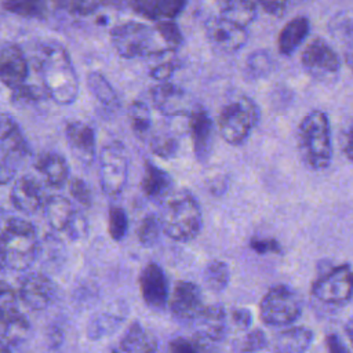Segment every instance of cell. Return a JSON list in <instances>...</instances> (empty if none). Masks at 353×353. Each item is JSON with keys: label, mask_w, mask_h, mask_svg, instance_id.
<instances>
[{"label": "cell", "mask_w": 353, "mask_h": 353, "mask_svg": "<svg viewBox=\"0 0 353 353\" xmlns=\"http://www.w3.org/2000/svg\"><path fill=\"white\" fill-rule=\"evenodd\" d=\"M39 73L50 99L58 105H70L79 94V76L69 52L62 44L48 43L41 50Z\"/></svg>", "instance_id": "6da1fadb"}, {"label": "cell", "mask_w": 353, "mask_h": 353, "mask_svg": "<svg viewBox=\"0 0 353 353\" xmlns=\"http://www.w3.org/2000/svg\"><path fill=\"white\" fill-rule=\"evenodd\" d=\"M163 233L181 243L196 239L203 228V214L199 201L188 190L171 193L160 214Z\"/></svg>", "instance_id": "7a4b0ae2"}, {"label": "cell", "mask_w": 353, "mask_h": 353, "mask_svg": "<svg viewBox=\"0 0 353 353\" xmlns=\"http://www.w3.org/2000/svg\"><path fill=\"white\" fill-rule=\"evenodd\" d=\"M298 150L303 163L312 170H324L332 159L330 121L324 112L312 110L298 127Z\"/></svg>", "instance_id": "3957f363"}, {"label": "cell", "mask_w": 353, "mask_h": 353, "mask_svg": "<svg viewBox=\"0 0 353 353\" xmlns=\"http://www.w3.org/2000/svg\"><path fill=\"white\" fill-rule=\"evenodd\" d=\"M157 39L160 37L154 28L137 21H128L110 29V43L114 51L125 59L152 57L170 50L159 46Z\"/></svg>", "instance_id": "277c9868"}, {"label": "cell", "mask_w": 353, "mask_h": 353, "mask_svg": "<svg viewBox=\"0 0 353 353\" xmlns=\"http://www.w3.org/2000/svg\"><path fill=\"white\" fill-rule=\"evenodd\" d=\"M259 121L258 105L245 95L228 102L218 116L221 137L230 145L243 143Z\"/></svg>", "instance_id": "5b68a950"}, {"label": "cell", "mask_w": 353, "mask_h": 353, "mask_svg": "<svg viewBox=\"0 0 353 353\" xmlns=\"http://www.w3.org/2000/svg\"><path fill=\"white\" fill-rule=\"evenodd\" d=\"M28 141L17 123L8 113H0V181L6 185L14 179L23 161L29 157Z\"/></svg>", "instance_id": "8992f818"}, {"label": "cell", "mask_w": 353, "mask_h": 353, "mask_svg": "<svg viewBox=\"0 0 353 353\" xmlns=\"http://www.w3.org/2000/svg\"><path fill=\"white\" fill-rule=\"evenodd\" d=\"M302 312V303L298 294L283 284L268 290L259 303V317L262 323L272 327H284L292 324Z\"/></svg>", "instance_id": "52a82bcc"}, {"label": "cell", "mask_w": 353, "mask_h": 353, "mask_svg": "<svg viewBox=\"0 0 353 353\" xmlns=\"http://www.w3.org/2000/svg\"><path fill=\"white\" fill-rule=\"evenodd\" d=\"M99 185L105 194L119 196L128 178V153L123 142L113 141L105 145L98 159Z\"/></svg>", "instance_id": "ba28073f"}, {"label": "cell", "mask_w": 353, "mask_h": 353, "mask_svg": "<svg viewBox=\"0 0 353 353\" xmlns=\"http://www.w3.org/2000/svg\"><path fill=\"white\" fill-rule=\"evenodd\" d=\"M312 294L325 305L347 303L353 296V268L349 263L332 268L313 283Z\"/></svg>", "instance_id": "9c48e42d"}, {"label": "cell", "mask_w": 353, "mask_h": 353, "mask_svg": "<svg viewBox=\"0 0 353 353\" xmlns=\"http://www.w3.org/2000/svg\"><path fill=\"white\" fill-rule=\"evenodd\" d=\"M301 62L307 74L324 83L335 80L341 70V58L323 39H313L303 50Z\"/></svg>", "instance_id": "30bf717a"}, {"label": "cell", "mask_w": 353, "mask_h": 353, "mask_svg": "<svg viewBox=\"0 0 353 353\" xmlns=\"http://www.w3.org/2000/svg\"><path fill=\"white\" fill-rule=\"evenodd\" d=\"M205 36L211 47L222 54H233L239 51L248 39L245 26L239 25L222 15L207 21Z\"/></svg>", "instance_id": "8fae6325"}, {"label": "cell", "mask_w": 353, "mask_h": 353, "mask_svg": "<svg viewBox=\"0 0 353 353\" xmlns=\"http://www.w3.org/2000/svg\"><path fill=\"white\" fill-rule=\"evenodd\" d=\"M138 283L146 306L152 310H163L170 298L168 279L163 268L156 262H148L139 274Z\"/></svg>", "instance_id": "7c38bea8"}, {"label": "cell", "mask_w": 353, "mask_h": 353, "mask_svg": "<svg viewBox=\"0 0 353 353\" xmlns=\"http://www.w3.org/2000/svg\"><path fill=\"white\" fill-rule=\"evenodd\" d=\"M150 97L154 108L165 117L189 116L194 108L186 91L170 81L156 84L150 91Z\"/></svg>", "instance_id": "4fadbf2b"}, {"label": "cell", "mask_w": 353, "mask_h": 353, "mask_svg": "<svg viewBox=\"0 0 353 353\" xmlns=\"http://www.w3.org/2000/svg\"><path fill=\"white\" fill-rule=\"evenodd\" d=\"M18 294L29 309L46 310L57 296V284L43 273H30L21 281Z\"/></svg>", "instance_id": "5bb4252c"}, {"label": "cell", "mask_w": 353, "mask_h": 353, "mask_svg": "<svg viewBox=\"0 0 353 353\" xmlns=\"http://www.w3.org/2000/svg\"><path fill=\"white\" fill-rule=\"evenodd\" d=\"M170 310L178 320L192 321L203 310V296L197 284L186 280H178L168 298Z\"/></svg>", "instance_id": "9a60e30c"}, {"label": "cell", "mask_w": 353, "mask_h": 353, "mask_svg": "<svg viewBox=\"0 0 353 353\" xmlns=\"http://www.w3.org/2000/svg\"><path fill=\"white\" fill-rule=\"evenodd\" d=\"M194 323V336L203 343L205 350L211 343L222 341L226 332V313L222 305H204L203 310L192 320Z\"/></svg>", "instance_id": "2e32d148"}, {"label": "cell", "mask_w": 353, "mask_h": 353, "mask_svg": "<svg viewBox=\"0 0 353 353\" xmlns=\"http://www.w3.org/2000/svg\"><path fill=\"white\" fill-rule=\"evenodd\" d=\"M189 132L193 153L200 163L208 160L214 141V121L201 106H194L189 114Z\"/></svg>", "instance_id": "e0dca14e"}, {"label": "cell", "mask_w": 353, "mask_h": 353, "mask_svg": "<svg viewBox=\"0 0 353 353\" xmlns=\"http://www.w3.org/2000/svg\"><path fill=\"white\" fill-rule=\"evenodd\" d=\"M29 73V66L22 48L18 44L7 43L0 47V81L15 88L25 83Z\"/></svg>", "instance_id": "ac0fdd59"}, {"label": "cell", "mask_w": 353, "mask_h": 353, "mask_svg": "<svg viewBox=\"0 0 353 353\" xmlns=\"http://www.w3.org/2000/svg\"><path fill=\"white\" fill-rule=\"evenodd\" d=\"M65 135L74 157L83 164H91L97 154L95 130L81 120H70L65 127Z\"/></svg>", "instance_id": "d6986e66"}, {"label": "cell", "mask_w": 353, "mask_h": 353, "mask_svg": "<svg viewBox=\"0 0 353 353\" xmlns=\"http://www.w3.org/2000/svg\"><path fill=\"white\" fill-rule=\"evenodd\" d=\"M11 204L23 214H34L44 203V192L37 179L30 175L19 176L10 190Z\"/></svg>", "instance_id": "ffe728a7"}, {"label": "cell", "mask_w": 353, "mask_h": 353, "mask_svg": "<svg viewBox=\"0 0 353 353\" xmlns=\"http://www.w3.org/2000/svg\"><path fill=\"white\" fill-rule=\"evenodd\" d=\"M34 167L44 176L46 182L55 189L63 186L70 175L68 160L61 153L52 150L41 153Z\"/></svg>", "instance_id": "44dd1931"}, {"label": "cell", "mask_w": 353, "mask_h": 353, "mask_svg": "<svg viewBox=\"0 0 353 353\" xmlns=\"http://www.w3.org/2000/svg\"><path fill=\"white\" fill-rule=\"evenodd\" d=\"M141 189L149 200H165L172 192V178L152 161H145Z\"/></svg>", "instance_id": "7402d4cb"}, {"label": "cell", "mask_w": 353, "mask_h": 353, "mask_svg": "<svg viewBox=\"0 0 353 353\" xmlns=\"http://www.w3.org/2000/svg\"><path fill=\"white\" fill-rule=\"evenodd\" d=\"M124 307L94 313L87 323V338L91 341H99L105 336L112 335L124 321Z\"/></svg>", "instance_id": "603a6c76"}, {"label": "cell", "mask_w": 353, "mask_h": 353, "mask_svg": "<svg viewBox=\"0 0 353 353\" xmlns=\"http://www.w3.org/2000/svg\"><path fill=\"white\" fill-rule=\"evenodd\" d=\"M119 352L125 353H138V352H156L157 350V339L152 332L145 330L141 323L134 321L128 325L127 331L121 336L119 342Z\"/></svg>", "instance_id": "cb8c5ba5"}, {"label": "cell", "mask_w": 353, "mask_h": 353, "mask_svg": "<svg viewBox=\"0 0 353 353\" xmlns=\"http://www.w3.org/2000/svg\"><path fill=\"white\" fill-rule=\"evenodd\" d=\"M310 30V23L306 17L292 18L280 32L277 47L280 54L291 55L306 39Z\"/></svg>", "instance_id": "d4e9b609"}, {"label": "cell", "mask_w": 353, "mask_h": 353, "mask_svg": "<svg viewBox=\"0 0 353 353\" xmlns=\"http://www.w3.org/2000/svg\"><path fill=\"white\" fill-rule=\"evenodd\" d=\"M313 341V331L306 327H291L279 332L273 342L272 349L276 352H305Z\"/></svg>", "instance_id": "484cf974"}, {"label": "cell", "mask_w": 353, "mask_h": 353, "mask_svg": "<svg viewBox=\"0 0 353 353\" xmlns=\"http://www.w3.org/2000/svg\"><path fill=\"white\" fill-rule=\"evenodd\" d=\"M74 211L76 210L72 201L65 196L55 194L48 197L44 203V214L47 222L57 232H65Z\"/></svg>", "instance_id": "4316f807"}, {"label": "cell", "mask_w": 353, "mask_h": 353, "mask_svg": "<svg viewBox=\"0 0 353 353\" xmlns=\"http://www.w3.org/2000/svg\"><path fill=\"white\" fill-rule=\"evenodd\" d=\"M87 87L101 106L109 112H116L120 108V98L109 80L99 72L87 74Z\"/></svg>", "instance_id": "83f0119b"}, {"label": "cell", "mask_w": 353, "mask_h": 353, "mask_svg": "<svg viewBox=\"0 0 353 353\" xmlns=\"http://www.w3.org/2000/svg\"><path fill=\"white\" fill-rule=\"evenodd\" d=\"M29 334H30V324L28 319L22 313H19L3 325L0 339L7 350H12L14 347L23 343L28 339Z\"/></svg>", "instance_id": "f1b7e54d"}, {"label": "cell", "mask_w": 353, "mask_h": 353, "mask_svg": "<svg viewBox=\"0 0 353 353\" xmlns=\"http://www.w3.org/2000/svg\"><path fill=\"white\" fill-rule=\"evenodd\" d=\"M128 120L134 135L141 141H148L152 135V114L148 103L134 101L128 108Z\"/></svg>", "instance_id": "f546056e"}, {"label": "cell", "mask_w": 353, "mask_h": 353, "mask_svg": "<svg viewBox=\"0 0 353 353\" xmlns=\"http://www.w3.org/2000/svg\"><path fill=\"white\" fill-rule=\"evenodd\" d=\"M203 280L207 288L212 292H222L228 287L230 280L229 266L218 259L210 261L204 269Z\"/></svg>", "instance_id": "4dcf8cb0"}, {"label": "cell", "mask_w": 353, "mask_h": 353, "mask_svg": "<svg viewBox=\"0 0 353 353\" xmlns=\"http://www.w3.org/2000/svg\"><path fill=\"white\" fill-rule=\"evenodd\" d=\"M48 0H3V8L25 18H43L47 14Z\"/></svg>", "instance_id": "1f68e13d"}, {"label": "cell", "mask_w": 353, "mask_h": 353, "mask_svg": "<svg viewBox=\"0 0 353 353\" xmlns=\"http://www.w3.org/2000/svg\"><path fill=\"white\" fill-rule=\"evenodd\" d=\"M152 57H157L159 61L153 63V66L149 70V74L159 83L168 81L171 76L176 72V69H179L181 66L179 59L174 55V50H164Z\"/></svg>", "instance_id": "d6a6232c"}, {"label": "cell", "mask_w": 353, "mask_h": 353, "mask_svg": "<svg viewBox=\"0 0 353 353\" xmlns=\"http://www.w3.org/2000/svg\"><path fill=\"white\" fill-rule=\"evenodd\" d=\"M256 7L252 0H233L221 8V15L239 23L247 26L255 18Z\"/></svg>", "instance_id": "836d02e7"}, {"label": "cell", "mask_w": 353, "mask_h": 353, "mask_svg": "<svg viewBox=\"0 0 353 353\" xmlns=\"http://www.w3.org/2000/svg\"><path fill=\"white\" fill-rule=\"evenodd\" d=\"M161 232H163V228H161L160 216L150 212L141 219L139 226L137 229V237L142 247L150 248L159 243Z\"/></svg>", "instance_id": "e575fe53"}, {"label": "cell", "mask_w": 353, "mask_h": 353, "mask_svg": "<svg viewBox=\"0 0 353 353\" xmlns=\"http://www.w3.org/2000/svg\"><path fill=\"white\" fill-rule=\"evenodd\" d=\"M150 150L161 157V159H171L176 154L179 142L176 137L171 132L167 131H159V132H152V135L148 139Z\"/></svg>", "instance_id": "d590c367"}, {"label": "cell", "mask_w": 353, "mask_h": 353, "mask_svg": "<svg viewBox=\"0 0 353 353\" xmlns=\"http://www.w3.org/2000/svg\"><path fill=\"white\" fill-rule=\"evenodd\" d=\"M44 98H50L44 87L34 84H21L11 90V102L15 106H30L40 103Z\"/></svg>", "instance_id": "8d00e7d4"}, {"label": "cell", "mask_w": 353, "mask_h": 353, "mask_svg": "<svg viewBox=\"0 0 353 353\" xmlns=\"http://www.w3.org/2000/svg\"><path fill=\"white\" fill-rule=\"evenodd\" d=\"M108 232L114 241H121L128 232V215L123 207L113 205L108 212Z\"/></svg>", "instance_id": "74e56055"}, {"label": "cell", "mask_w": 353, "mask_h": 353, "mask_svg": "<svg viewBox=\"0 0 353 353\" xmlns=\"http://www.w3.org/2000/svg\"><path fill=\"white\" fill-rule=\"evenodd\" d=\"M188 0H152V21L175 19L186 7Z\"/></svg>", "instance_id": "f35d334b"}, {"label": "cell", "mask_w": 353, "mask_h": 353, "mask_svg": "<svg viewBox=\"0 0 353 353\" xmlns=\"http://www.w3.org/2000/svg\"><path fill=\"white\" fill-rule=\"evenodd\" d=\"M272 65H273V62H272L269 52L259 50V51L250 54V57L247 58L245 73L251 79H261L272 70Z\"/></svg>", "instance_id": "ab89813d"}, {"label": "cell", "mask_w": 353, "mask_h": 353, "mask_svg": "<svg viewBox=\"0 0 353 353\" xmlns=\"http://www.w3.org/2000/svg\"><path fill=\"white\" fill-rule=\"evenodd\" d=\"M160 40L164 43V46L170 50H176L182 44V33L178 28V25L174 22V19H163L157 21V25L154 26Z\"/></svg>", "instance_id": "60d3db41"}, {"label": "cell", "mask_w": 353, "mask_h": 353, "mask_svg": "<svg viewBox=\"0 0 353 353\" xmlns=\"http://www.w3.org/2000/svg\"><path fill=\"white\" fill-rule=\"evenodd\" d=\"M69 192L72 197L83 207H90L92 204V193L84 179L72 176L69 179Z\"/></svg>", "instance_id": "b9f144b4"}, {"label": "cell", "mask_w": 353, "mask_h": 353, "mask_svg": "<svg viewBox=\"0 0 353 353\" xmlns=\"http://www.w3.org/2000/svg\"><path fill=\"white\" fill-rule=\"evenodd\" d=\"M105 3H108V0H68L65 8L74 15L85 17L98 11Z\"/></svg>", "instance_id": "7bdbcfd3"}, {"label": "cell", "mask_w": 353, "mask_h": 353, "mask_svg": "<svg viewBox=\"0 0 353 353\" xmlns=\"http://www.w3.org/2000/svg\"><path fill=\"white\" fill-rule=\"evenodd\" d=\"M168 349L174 353H194V352H203L205 350V347L203 346V343L196 338H174L172 341H170L168 343Z\"/></svg>", "instance_id": "ee69618b"}, {"label": "cell", "mask_w": 353, "mask_h": 353, "mask_svg": "<svg viewBox=\"0 0 353 353\" xmlns=\"http://www.w3.org/2000/svg\"><path fill=\"white\" fill-rule=\"evenodd\" d=\"M87 232H88L87 218L84 216V214H81L79 211H74L69 225L65 229V233L68 234V237L70 240H79V239L85 237Z\"/></svg>", "instance_id": "f6af8a7d"}, {"label": "cell", "mask_w": 353, "mask_h": 353, "mask_svg": "<svg viewBox=\"0 0 353 353\" xmlns=\"http://www.w3.org/2000/svg\"><path fill=\"white\" fill-rule=\"evenodd\" d=\"M266 346H268V338H266L265 332L259 328H255L254 331L248 332L247 336L244 338L241 350H244V352H256V350H261Z\"/></svg>", "instance_id": "bcb514c9"}, {"label": "cell", "mask_w": 353, "mask_h": 353, "mask_svg": "<svg viewBox=\"0 0 353 353\" xmlns=\"http://www.w3.org/2000/svg\"><path fill=\"white\" fill-rule=\"evenodd\" d=\"M250 247L258 252V254H268V252H273V254H281V245L277 240L274 239H259V237H252L250 240Z\"/></svg>", "instance_id": "7dc6e473"}, {"label": "cell", "mask_w": 353, "mask_h": 353, "mask_svg": "<svg viewBox=\"0 0 353 353\" xmlns=\"http://www.w3.org/2000/svg\"><path fill=\"white\" fill-rule=\"evenodd\" d=\"M261 7L273 17H280L285 11L288 0H258Z\"/></svg>", "instance_id": "c3c4849f"}, {"label": "cell", "mask_w": 353, "mask_h": 353, "mask_svg": "<svg viewBox=\"0 0 353 353\" xmlns=\"http://www.w3.org/2000/svg\"><path fill=\"white\" fill-rule=\"evenodd\" d=\"M232 320L237 327L245 330L251 325V312L245 307H236L232 310Z\"/></svg>", "instance_id": "681fc988"}, {"label": "cell", "mask_w": 353, "mask_h": 353, "mask_svg": "<svg viewBox=\"0 0 353 353\" xmlns=\"http://www.w3.org/2000/svg\"><path fill=\"white\" fill-rule=\"evenodd\" d=\"M332 29L341 32H353V12L336 15L332 21Z\"/></svg>", "instance_id": "f907efd6"}, {"label": "cell", "mask_w": 353, "mask_h": 353, "mask_svg": "<svg viewBox=\"0 0 353 353\" xmlns=\"http://www.w3.org/2000/svg\"><path fill=\"white\" fill-rule=\"evenodd\" d=\"M130 6L137 14L152 21V0H130Z\"/></svg>", "instance_id": "816d5d0a"}, {"label": "cell", "mask_w": 353, "mask_h": 353, "mask_svg": "<svg viewBox=\"0 0 353 353\" xmlns=\"http://www.w3.org/2000/svg\"><path fill=\"white\" fill-rule=\"evenodd\" d=\"M343 153L346 157L353 163V123L347 128L345 134V142H343Z\"/></svg>", "instance_id": "f5cc1de1"}, {"label": "cell", "mask_w": 353, "mask_h": 353, "mask_svg": "<svg viewBox=\"0 0 353 353\" xmlns=\"http://www.w3.org/2000/svg\"><path fill=\"white\" fill-rule=\"evenodd\" d=\"M327 347L330 352H346L347 349L343 346V343L338 339L336 335H328L325 339Z\"/></svg>", "instance_id": "db71d44e"}, {"label": "cell", "mask_w": 353, "mask_h": 353, "mask_svg": "<svg viewBox=\"0 0 353 353\" xmlns=\"http://www.w3.org/2000/svg\"><path fill=\"white\" fill-rule=\"evenodd\" d=\"M59 343H62V338H61V331L59 330H52L51 332H50V345L52 346V345H59Z\"/></svg>", "instance_id": "11a10c76"}, {"label": "cell", "mask_w": 353, "mask_h": 353, "mask_svg": "<svg viewBox=\"0 0 353 353\" xmlns=\"http://www.w3.org/2000/svg\"><path fill=\"white\" fill-rule=\"evenodd\" d=\"M345 61H346V65L349 66V69L353 72V43L349 46V48L345 52Z\"/></svg>", "instance_id": "9f6ffc18"}, {"label": "cell", "mask_w": 353, "mask_h": 353, "mask_svg": "<svg viewBox=\"0 0 353 353\" xmlns=\"http://www.w3.org/2000/svg\"><path fill=\"white\" fill-rule=\"evenodd\" d=\"M216 1V4H218V7H219V10L222 8V7H225L226 4H229L230 1H233V0H215Z\"/></svg>", "instance_id": "6f0895ef"}, {"label": "cell", "mask_w": 353, "mask_h": 353, "mask_svg": "<svg viewBox=\"0 0 353 353\" xmlns=\"http://www.w3.org/2000/svg\"><path fill=\"white\" fill-rule=\"evenodd\" d=\"M66 1L68 0H57V3L61 6V7H65V4H66Z\"/></svg>", "instance_id": "680465c9"}, {"label": "cell", "mask_w": 353, "mask_h": 353, "mask_svg": "<svg viewBox=\"0 0 353 353\" xmlns=\"http://www.w3.org/2000/svg\"><path fill=\"white\" fill-rule=\"evenodd\" d=\"M0 352H7V350H6V347L3 346V343H1V342H0Z\"/></svg>", "instance_id": "91938a15"}, {"label": "cell", "mask_w": 353, "mask_h": 353, "mask_svg": "<svg viewBox=\"0 0 353 353\" xmlns=\"http://www.w3.org/2000/svg\"><path fill=\"white\" fill-rule=\"evenodd\" d=\"M0 185H1V181H0Z\"/></svg>", "instance_id": "94428289"}, {"label": "cell", "mask_w": 353, "mask_h": 353, "mask_svg": "<svg viewBox=\"0 0 353 353\" xmlns=\"http://www.w3.org/2000/svg\"><path fill=\"white\" fill-rule=\"evenodd\" d=\"M0 270H1V268H0Z\"/></svg>", "instance_id": "6125c7cd"}]
</instances>
